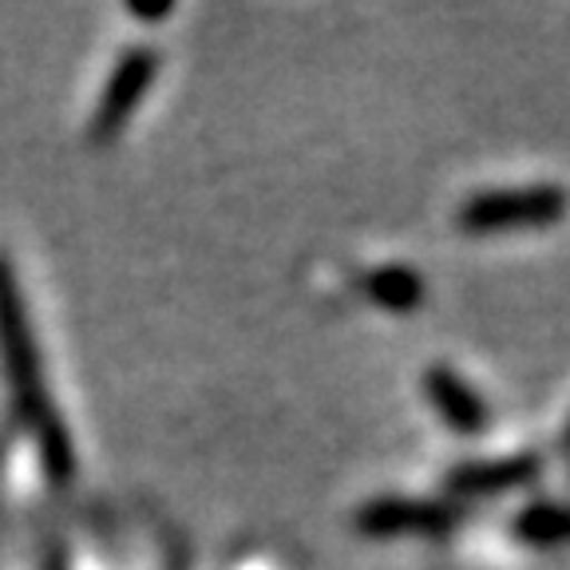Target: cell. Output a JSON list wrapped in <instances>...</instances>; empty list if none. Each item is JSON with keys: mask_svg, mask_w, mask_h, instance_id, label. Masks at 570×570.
I'll return each instance as SVG.
<instances>
[{"mask_svg": "<svg viewBox=\"0 0 570 570\" xmlns=\"http://www.w3.org/2000/svg\"><path fill=\"white\" fill-rule=\"evenodd\" d=\"M0 353H4V368H9L20 416L40 432V455H45L48 475L56 483H68L71 468H76L71 440H68V428L56 420L52 401H48L45 373H40V353H36V337L28 330L24 305H20L17 277H12L9 262H0Z\"/></svg>", "mask_w": 570, "mask_h": 570, "instance_id": "1", "label": "cell"}, {"mask_svg": "<svg viewBox=\"0 0 570 570\" xmlns=\"http://www.w3.org/2000/svg\"><path fill=\"white\" fill-rule=\"evenodd\" d=\"M570 210V195L559 183H534V187L511 190H480L455 214V226L472 238H495V234H527L547 230L562 223Z\"/></svg>", "mask_w": 570, "mask_h": 570, "instance_id": "2", "label": "cell"}, {"mask_svg": "<svg viewBox=\"0 0 570 570\" xmlns=\"http://www.w3.org/2000/svg\"><path fill=\"white\" fill-rule=\"evenodd\" d=\"M356 531L373 539H392V534H448L460 523V508L452 499H412V495H381L368 499L356 511Z\"/></svg>", "mask_w": 570, "mask_h": 570, "instance_id": "3", "label": "cell"}, {"mask_svg": "<svg viewBox=\"0 0 570 570\" xmlns=\"http://www.w3.org/2000/svg\"><path fill=\"white\" fill-rule=\"evenodd\" d=\"M155 71H159V56L151 48H131L119 56L116 71L99 96V107L91 111V142H111L124 131L127 119L139 111L147 88L155 83Z\"/></svg>", "mask_w": 570, "mask_h": 570, "instance_id": "4", "label": "cell"}, {"mask_svg": "<svg viewBox=\"0 0 570 570\" xmlns=\"http://www.w3.org/2000/svg\"><path fill=\"white\" fill-rule=\"evenodd\" d=\"M539 472H543V460L531 452L468 460L448 472V495H455V499L503 495V491H519V488H527V483H534Z\"/></svg>", "mask_w": 570, "mask_h": 570, "instance_id": "5", "label": "cell"}, {"mask_svg": "<svg viewBox=\"0 0 570 570\" xmlns=\"http://www.w3.org/2000/svg\"><path fill=\"white\" fill-rule=\"evenodd\" d=\"M424 396L432 401L436 416L452 428L455 436H480L483 428L491 424L488 401H483L480 392H475L472 384L463 381V376L448 365L428 368L424 373Z\"/></svg>", "mask_w": 570, "mask_h": 570, "instance_id": "6", "label": "cell"}, {"mask_svg": "<svg viewBox=\"0 0 570 570\" xmlns=\"http://www.w3.org/2000/svg\"><path fill=\"white\" fill-rule=\"evenodd\" d=\"M365 297L373 305H381L384 313H412L424 305L428 285L420 269L392 262V266H381L365 277Z\"/></svg>", "mask_w": 570, "mask_h": 570, "instance_id": "7", "label": "cell"}, {"mask_svg": "<svg viewBox=\"0 0 570 570\" xmlns=\"http://www.w3.org/2000/svg\"><path fill=\"white\" fill-rule=\"evenodd\" d=\"M511 531H515V539L523 547H539V551L570 547V503H559V499L531 503V508H523L515 515Z\"/></svg>", "mask_w": 570, "mask_h": 570, "instance_id": "8", "label": "cell"}, {"mask_svg": "<svg viewBox=\"0 0 570 570\" xmlns=\"http://www.w3.org/2000/svg\"><path fill=\"white\" fill-rule=\"evenodd\" d=\"M131 12L142 20H163V17H170V4H131Z\"/></svg>", "mask_w": 570, "mask_h": 570, "instance_id": "9", "label": "cell"}, {"mask_svg": "<svg viewBox=\"0 0 570 570\" xmlns=\"http://www.w3.org/2000/svg\"><path fill=\"white\" fill-rule=\"evenodd\" d=\"M562 460L570 468V416H567V428H562Z\"/></svg>", "mask_w": 570, "mask_h": 570, "instance_id": "10", "label": "cell"}]
</instances>
